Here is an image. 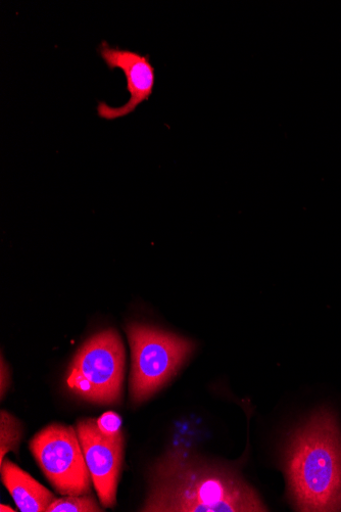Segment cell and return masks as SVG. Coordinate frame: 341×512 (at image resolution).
I'll return each mask as SVG.
<instances>
[{
  "label": "cell",
  "mask_w": 341,
  "mask_h": 512,
  "mask_svg": "<svg viewBox=\"0 0 341 512\" xmlns=\"http://www.w3.org/2000/svg\"><path fill=\"white\" fill-rule=\"evenodd\" d=\"M24 435L22 423L9 411L0 413V464L9 452H19Z\"/></svg>",
  "instance_id": "obj_9"
},
{
  "label": "cell",
  "mask_w": 341,
  "mask_h": 512,
  "mask_svg": "<svg viewBox=\"0 0 341 512\" xmlns=\"http://www.w3.org/2000/svg\"><path fill=\"white\" fill-rule=\"evenodd\" d=\"M99 53L110 70L120 69L127 80L129 101L121 107H111L105 102L97 105V115L100 118L113 121L126 117L153 95L156 83V70L148 55H140L118 48H113L107 41L99 46Z\"/></svg>",
  "instance_id": "obj_7"
},
{
  "label": "cell",
  "mask_w": 341,
  "mask_h": 512,
  "mask_svg": "<svg viewBox=\"0 0 341 512\" xmlns=\"http://www.w3.org/2000/svg\"><path fill=\"white\" fill-rule=\"evenodd\" d=\"M0 475L19 510L46 512L57 496L23 471L10 459L0 464Z\"/></svg>",
  "instance_id": "obj_8"
},
{
  "label": "cell",
  "mask_w": 341,
  "mask_h": 512,
  "mask_svg": "<svg viewBox=\"0 0 341 512\" xmlns=\"http://www.w3.org/2000/svg\"><path fill=\"white\" fill-rule=\"evenodd\" d=\"M285 473L296 510L341 511V432L331 411L314 413L291 435Z\"/></svg>",
  "instance_id": "obj_2"
},
{
  "label": "cell",
  "mask_w": 341,
  "mask_h": 512,
  "mask_svg": "<svg viewBox=\"0 0 341 512\" xmlns=\"http://www.w3.org/2000/svg\"><path fill=\"white\" fill-rule=\"evenodd\" d=\"M144 512H263L257 492L237 473L182 447L169 449L150 471Z\"/></svg>",
  "instance_id": "obj_1"
},
{
  "label": "cell",
  "mask_w": 341,
  "mask_h": 512,
  "mask_svg": "<svg viewBox=\"0 0 341 512\" xmlns=\"http://www.w3.org/2000/svg\"><path fill=\"white\" fill-rule=\"evenodd\" d=\"M126 333L132 353L130 396L134 404H141L177 375L194 345L144 324L132 323Z\"/></svg>",
  "instance_id": "obj_3"
},
{
  "label": "cell",
  "mask_w": 341,
  "mask_h": 512,
  "mask_svg": "<svg viewBox=\"0 0 341 512\" xmlns=\"http://www.w3.org/2000/svg\"><path fill=\"white\" fill-rule=\"evenodd\" d=\"M11 385V377L10 370L5 362L4 358H2V384H0V395H2V399L5 398L6 393L9 391Z\"/></svg>",
  "instance_id": "obj_12"
},
{
  "label": "cell",
  "mask_w": 341,
  "mask_h": 512,
  "mask_svg": "<svg viewBox=\"0 0 341 512\" xmlns=\"http://www.w3.org/2000/svg\"><path fill=\"white\" fill-rule=\"evenodd\" d=\"M29 448L59 494H91L93 484L76 428L57 423L47 426L33 437Z\"/></svg>",
  "instance_id": "obj_5"
},
{
  "label": "cell",
  "mask_w": 341,
  "mask_h": 512,
  "mask_svg": "<svg viewBox=\"0 0 341 512\" xmlns=\"http://www.w3.org/2000/svg\"><path fill=\"white\" fill-rule=\"evenodd\" d=\"M102 507L90 495H68L57 498L46 512H103Z\"/></svg>",
  "instance_id": "obj_10"
},
{
  "label": "cell",
  "mask_w": 341,
  "mask_h": 512,
  "mask_svg": "<svg viewBox=\"0 0 341 512\" xmlns=\"http://www.w3.org/2000/svg\"><path fill=\"white\" fill-rule=\"evenodd\" d=\"M76 430L93 487L105 508L117 503V489L124 459V435H107L97 426L95 418H82Z\"/></svg>",
  "instance_id": "obj_6"
},
{
  "label": "cell",
  "mask_w": 341,
  "mask_h": 512,
  "mask_svg": "<svg viewBox=\"0 0 341 512\" xmlns=\"http://www.w3.org/2000/svg\"><path fill=\"white\" fill-rule=\"evenodd\" d=\"M96 423L100 430L107 435H117L122 432L121 417L113 411L104 413L97 418Z\"/></svg>",
  "instance_id": "obj_11"
},
{
  "label": "cell",
  "mask_w": 341,
  "mask_h": 512,
  "mask_svg": "<svg viewBox=\"0 0 341 512\" xmlns=\"http://www.w3.org/2000/svg\"><path fill=\"white\" fill-rule=\"evenodd\" d=\"M125 348L115 330L91 337L72 360L66 377L68 389L93 404L113 405L122 400Z\"/></svg>",
  "instance_id": "obj_4"
},
{
  "label": "cell",
  "mask_w": 341,
  "mask_h": 512,
  "mask_svg": "<svg viewBox=\"0 0 341 512\" xmlns=\"http://www.w3.org/2000/svg\"><path fill=\"white\" fill-rule=\"evenodd\" d=\"M0 511L2 512H16L17 510H15L14 508L10 507L9 505H5V504H2V506H0Z\"/></svg>",
  "instance_id": "obj_13"
}]
</instances>
